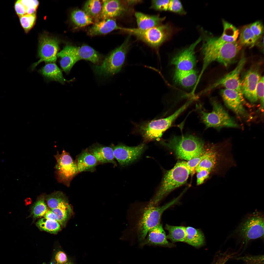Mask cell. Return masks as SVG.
Returning a JSON list of instances; mask_svg holds the SVG:
<instances>
[{"label":"cell","instance_id":"obj_1","mask_svg":"<svg viewBox=\"0 0 264 264\" xmlns=\"http://www.w3.org/2000/svg\"><path fill=\"white\" fill-rule=\"evenodd\" d=\"M242 47L238 41L233 43H225L219 37H206L201 48L203 56V64L198 76V82L211 63L216 61L227 67L233 62Z\"/></svg>","mask_w":264,"mask_h":264},{"label":"cell","instance_id":"obj_2","mask_svg":"<svg viewBox=\"0 0 264 264\" xmlns=\"http://www.w3.org/2000/svg\"><path fill=\"white\" fill-rule=\"evenodd\" d=\"M161 143L173 151L178 158L188 161L202 154L206 148L203 141L192 135L174 136Z\"/></svg>","mask_w":264,"mask_h":264},{"label":"cell","instance_id":"obj_3","mask_svg":"<svg viewBox=\"0 0 264 264\" xmlns=\"http://www.w3.org/2000/svg\"><path fill=\"white\" fill-rule=\"evenodd\" d=\"M186 162L177 163L173 168L166 173L149 204L157 205L168 194L186 182L190 173L186 166Z\"/></svg>","mask_w":264,"mask_h":264},{"label":"cell","instance_id":"obj_4","mask_svg":"<svg viewBox=\"0 0 264 264\" xmlns=\"http://www.w3.org/2000/svg\"><path fill=\"white\" fill-rule=\"evenodd\" d=\"M181 196L161 206L151 205L149 203L142 210L135 225L137 237L140 244L145 238L149 230L160 223L163 212L177 203Z\"/></svg>","mask_w":264,"mask_h":264},{"label":"cell","instance_id":"obj_5","mask_svg":"<svg viewBox=\"0 0 264 264\" xmlns=\"http://www.w3.org/2000/svg\"><path fill=\"white\" fill-rule=\"evenodd\" d=\"M231 235L238 238L247 246L252 240L264 237L263 213L255 211L246 215Z\"/></svg>","mask_w":264,"mask_h":264},{"label":"cell","instance_id":"obj_6","mask_svg":"<svg viewBox=\"0 0 264 264\" xmlns=\"http://www.w3.org/2000/svg\"><path fill=\"white\" fill-rule=\"evenodd\" d=\"M210 101L213 108L211 112L204 111L199 105L197 106L201 119L207 128L238 127V124L217 99L211 98Z\"/></svg>","mask_w":264,"mask_h":264},{"label":"cell","instance_id":"obj_7","mask_svg":"<svg viewBox=\"0 0 264 264\" xmlns=\"http://www.w3.org/2000/svg\"><path fill=\"white\" fill-rule=\"evenodd\" d=\"M129 37L112 51L101 65L93 66V70L96 74L104 76L112 75L121 71L130 46Z\"/></svg>","mask_w":264,"mask_h":264},{"label":"cell","instance_id":"obj_8","mask_svg":"<svg viewBox=\"0 0 264 264\" xmlns=\"http://www.w3.org/2000/svg\"><path fill=\"white\" fill-rule=\"evenodd\" d=\"M122 30L133 34L153 47H157L171 36L173 29L170 25L160 24L150 29L123 28Z\"/></svg>","mask_w":264,"mask_h":264},{"label":"cell","instance_id":"obj_9","mask_svg":"<svg viewBox=\"0 0 264 264\" xmlns=\"http://www.w3.org/2000/svg\"><path fill=\"white\" fill-rule=\"evenodd\" d=\"M192 103L189 100L173 114L165 118L152 121L142 128V134L147 141L157 140L161 137L164 132L171 126L178 117Z\"/></svg>","mask_w":264,"mask_h":264},{"label":"cell","instance_id":"obj_10","mask_svg":"<svg viewBox=\"0 0 264 264\" xmlns=\"http://www.w3.org/2000/svg\"><path fill=\"white\" fill-rule=\"evenodd\" d=\"M54 156L56 161L55 168L57 180L69 187L71 180L79 173L76 162L64 149L61 154L57 151Z\"/></svg>","mask_w":264,"mask_h":264},{"label":"cell","instance_id":"obj_11","mask_svg":"<svg viewBox=\"0 0 264 264\" xmlns=\"http://www.w3.org/2000/svg\"><path fill=\"white\" fill-rule=\"evenodd\" d=\"M246 61L242 55L237 66L232 70L210 85L202 92L201 94L207 93L218 88L232 90L238 92L244 99L241 86L240 74Z\"/></svg>","mask_w":264,"mask_h":264},{"label":"cell","instance_id":"obj_12","mask_svg":"<svg viewBox=\"0 0 264 264\" xmlns=\"http://www.w3.org/2000/svg\"><path fill=\"white\" fill-rule=\"evenodd\" d=\"M261 77L259 66L255 65L251 66L240 78L243 96L251 103H255L258 100L257 88Z\"/></svg>","mask_w":264,"mask_h":264},{"label":"cell","instance_id":"obj_13","mask_svg":"<svg viewBox=\"0 0 264 264\" xmlns=\"http://www.w3.org/2000/svg\"><path fill=\"white\" fill-rule=\"evenodd\" d=\"M59 49L58 42L56 39L47 35L41 36L39 40L38 51L40 59L32 65V69H34L43 62L47 63L55 62Z\"/></svg>","mask_w":264,"mask_h":264},{"label":"cell","instance_id":"obj_14","mask_svg":"<svg viewBox=\"0 0 264 264\" xmlns=\"http://www.w3.org/2000/svg\"><path fill=\"white\" fill-rule=\"evenodd\" d=\"M201 40V37H199L188 47L177 53L172 58L171 64L174 66L176 69L180 70L194 69L197 63L195 48Z\"/></svg>","mask_w":264,"mask_h":264},{"label":"cell","instance_id":"obj_15","mask_svg":"<svg viewBox=\"0 0 264 264\" xmlns=\"http://www.w3.org/2000/svg\"><path fill=\"white\" fill-rule=\"evenodd\" d=\"M146 148L145 144L143 143L134 146L119 144L112 148L115 158L121 166H123L130 164L139 158Z\"/></svg>","mask_w":264,"mask_h":264},{"label":"cell","instance_id":"obj_16","mask_svg":"<svg viewBox=\"0 0 264 264\" xmlns=\"http://www.w3.org/2000/svg\"><path fill=\"white\" fill-rule=\"evenodd\" d=\"M220 92L225 104L228 108L239 116L248 117L249 115L243 104L246 102L238 92L224 88L221 89Z\"/></svg>","mask_w":264,"mask_h":264},{"label":"cell","instance_id":"obj_17","mask_svg":"<svg viewBox=\"0 0 264 264\" xmlns=\"http://www.w3.org/2000/svg\"><path fill=\"white\" fill-rule=\"evenodd\" d=\"M102 9L101 16V20L114 18L123 15L127 10L125 5L126 4L125 0L124 2L117 0H103Z\"/></svg>","mask_w":264,"mask_h":264},{"label":"cell","instance_id":"obj_18","mask_svg":"<svg viewBox=\"0 0 264 264\" xmlns=\"http://www.w3.org/2000/svg\"><path fill=\"white\" fill-rule=\"evenodd\" d=\"M140 245L141 247L145 245L168 246L169 243L162 224L160 223L150 230L145 238Z\"/></svg>","mask_w":264,"mask_h":264},{"label":"cell","instance_id":"obj_19","mask_svg":"<svg viewBox=\"0 0 264 264\" xmlns=\"http://www.w3.org/2000/svg\"><path fill=\"white\" fill-rule=\"evenodd\" d=\"M198 75L194 69L184 71L176 69L173 73V80L176 84L182 87L189 88L197 86Z\"/></svg>","mask_w":264,"mask_h":264},{"label":"cell","instance_id":"obj_20","mask_svg":"<svg viewBox=\"0 0 264 264\" xmlns=\"http://www.w3.org/2000/svg\"><path fill=\"white\" fill-rule=\"evenodd\" d=\"M95 158L98 163H110L117 165L113 149L111 147L95 143L87 148Z\"/></svg>","mask_w":264,"mask_h":264},{"label":"cell","instance_id":"obj_21","mask_svg":"<svg viewBox=\"0 0 264 264\" xmlns=\"http://www.w3.org/2000/svg\"><path fill=\"white\" fill-rule=\"evenodd\" d=\"M122 28L118 25L114 19H104L94 23L88 30V35L94 36L108 34L116 30H121Z\"/></svg>","mask_w":264,"mask_h":264},{"label":"cell","instance_id":"obj_22","mask_svg":"<svg viewBox=\"0 0 264 264\" xmlns=\"http://www.w3.org/2000/svg\"><path fill=\"white\" fill-rule=\"evenodd\" d=\"M57 56L60 59V64L61 68L67 74L70 72L74 65L78 61L73 46H66L58 53Z\"/></svg>","mask_w":264,"mask_h":264},{"label":"cell","instance_id":"obj_23","mask_svg":"<svg viewBox=\"0 0 264 264\" xmlns=\"http://www.w3.org/2000/svg\"><path fill=\"white\" fill-rule=\"evenodd\" d=\"M78 172L84 171L93 172L98 163L95 157L87 148L77 157L76 161Z\"/></svg>","mask_w":264,"mask_h":264},{"label":"cell","instance_id":"obj_24","mask_svg":"<svg viewBox=\"0 0 264 264\" xmlns=\"http://www.w3.org/2000/svg\"><path fill=\"white\" fill-rule=\"evenodd\" d=\"M135 16L138 28L142 30H147L160 25L165 18L158 15H150L138 12L135 13Z\"/></svg>","mask_w":264,"mask_h":264},{"label":"cell","instance_id":"obj_25","mask_svg":"<svg viewBox=\"0 0 264 264\" xmlns=\"http://www.w3.org/2000/svg\"><path fill=\"white\" fill-rule=\"evenodd\" d=\"M74 47L78 61L83 59L94 64L99 62L100 58V55L90 46L85 45L80 47L74 46Z\"/></svg>","mask_w":264,"mask_h":264},{"label":"cell","instance_id":"obj_26","mask_svg":"<svg viewBox=\"0 0 264 264\" xmlns=\"http://www.w3.org/2000/svg\"><path fill=\"white\" fill-rule=\"evenodd\" d=\"M39 72L47 78L62 84L67 81L64 78L61 70L55 63H47L40 70Z\"/></svg>","mask_w":264,"mask_h":264},{"label":"cell","instance_id":"obj_27","mask_svg":"<svg viewBox=\"0 0 264 264\" xmlns=\"http://www.w3.org/2000/svg\"><path fill=\"white\" fill-rule=\"evenodd\" d=\"M102 7V1L88 0L85 3L83 11L92 19L94 23L101 21Z\"/></svg>","mask_w":264,"mask_h":264},{"label":"cell","instance_id":"obj_28","mask_svg":"<svg viewBox=\"0 0 264 264\" xmlns=\"http://www.w3.org/2000/svg\"><path fill=\"white\" fill-rule=\"evenodd\" d=\"M45 199L50 209L70 207L65 195L60 191L55 192L45 196Z\"/></svg>","mask_w":264,"mask_h":264},{"label":"cell","instance_id":"obj_29","mask_svg":"<svg viewBox=\"0 0 264 264\" xmlns=\"http://www.w3.org/2000/svg\"><path fill=\"white\" fill-rule=\"evenodd\" d=\"M186 235L185 242L195 247H199L204 243L203 233L199 229L191 227H186Z\"/></svg>","mask_w":264,"mask_h":264},{"label":"cell","instance_id":"obj_30","mask_svg":"<svg viewBox=\"0 0 264 264\" xmlns=\"http://www.w3.org/2000/svg\"><path fill=\"white\" fill-rule=\"evenodd\" d=\"M223 32L219 37L225 43H233L237 41L239 32V30L231 23L223 20Z\"/></svg>","mask_w":264,"mask_h":264},{"label":"cell","instance_id":"obj_31","mask_svg":"<svg viewBox=\"0 0 264 264\" xmlns=\"http://www.w3.org/2000/svg\"><path fill=\"white\" fill-rule=\"evenodd\" d=\"M239 33L238 41L242 46H245L251 48L256 45L258 40L252 32L249 24L243 26Z\"/></svg>","mask_w":264,"mask_h":264},{"label":"cell","instance_id":"obj_32","mask_svg":"<svg viewBox=\"0 0 264 264\" xmlns=\"http://www.w3.org/2000/svg\"><path fill=\"white\" fill-rule=\"evenodd\" d=\"M165 228L168 232L167 239L174 242H185L186 235L185 227L166 224Z\"/></svg>","mask_w":264,"mask_h":264},{"label":"cell","instance_id":"obj_33","mask_svg":"<svg viewBox=\"0 0 264 264\" xmlns=\"http://www.w3.org/2000/svg\"><path fill=\"white\" fill-rule=\"evenodd\" d=\"M71 18L73 23L78 27H82L94 23L92 19L83 10L78 9L73 11Z\"/></svg>","mask_w":264,"mask_h":264},{"label":"cell","instance_id":"obj_34","mask_svg":"<svg viewBox=\"0 0 264 264\" xmlns=\"http://www.w3.org/2000/svg\"><path fill=\"white\" fill-rule=\"evenodd\" d=\"M36 224L41 231L52 234H57L61 230L60 224L58 222L44 217L39 219Z\"/></svg>","mask_w":264,"mask_h":264},{"label":"cell","instance_id":"obj_35","mask_svg":"<svg viewBox=\"0 0 264 264\" xmlns=\"http://www.w3.org/2000/svg\"><path fill=\"white\" fill-rule=\"evenodd\" d=\"M45 197L44 194L39 196L32 207L31 215L33 218H37L44 216L48 210L45 202Z\"/></svg>","mask_w":264,"mask_h":264},{"label":"cell","instance_id":"obj_36","mask_svg":"<svg viewBox=\"0 0 264 264\" xmlns=\"http://www.w3.org/2000/svg\"><path fill=\"white\" fill-rule=\"evenodd\" d=\"M51 209L57 216L58 223L62 226H65L72 213L71 207L57 208Z\"/></svg>","mask_w":264,"mask_h":264},{"label":"cell","instance_id":"obj_37","mask_svg":"<svg viewBox=\"0 0 264 264\" xmlns=\"http://www.w3.org/2000/svg\"><path fill=\"white\" fill-rule=\"evenodd\" d=\"M20 18L21 24L25 31L27 32L34 25L36 19L35 13L26 14Z\"/></svg>","mask_w":264,"mask_h":264},{"label":"cell","instance_id":"obj_38","mask_svg":"<svg viewBox=\"0 0 264 264\" xmlns=\"http://www.w3.org/2000/svg\"><path fill=\"white\" fill-rule=\"evenodd\" d=\"M208 146V144H206L205 150L202 154L186 162V166L190 172V174L191 175L194 174L196 172V169L197 167L206 155L207 151Z\"/></svg>","mask_w":264,"mask_h":264},{"label":"cell","instance_id":"obj_39","mask_svg":"<svg viewBox=\"0 0 264 264\" xmlns=\"http://www.w3.org/2000/svg\"><path fill=\"white\" fill-rule=\"evenodd\" d=\"M264 255H247L235 258L243 261L245 264H264Z\"/></svg>","mask_w":264,"mask_h":264},{"label":"cell","instance_id":"obj_40","mask_svg":"<svg viewBox=\"0 0 264 264\" xmlns=\"http://www.w3.org/2000/svg\"><path fill=\"white\" fill-rule=\"evenodd\" d=\"M250 28L254 36L258 40L264 33V26L259 21H256L249 24Z\"/></svg>","mask_w":264,"mask_h":264},{"label":"cell","instance_id":"obj_41","mask_svg":"<svg viewBox=\"0 0 264 264\" xmlns=\"http://www.w3.org/2000/svg\"><path fill=\"white\" fill-rule=\"evenodd\" d=\"M21 1L26 8L27 14L35 13L39 4V2L38 0H21Z\"/></svg>","mask_w":264,"mask_h":264},{"label":"cell","instance_id":"obj_42","mask_svg":"<svg viewBox=\"0 0 264 264\" xmlns=\"http://www.w3.org/2000/svg\"><path fill=\"white\" fill-rule=\"evenodd\" d=\"M169 1V0H153L151 8L157 10L168 11Z\"/></svg>","mask_w":264,"mask_h":264},{"label":"cell","instance_id":"obj_43","mask_svg":"<svg viewBox=\"0 0 264 264\" xmlns=\"http://www.w3.org/2000/svg\"><path fill=\"white\" fill-rule=\"evenodd\" d=\"M264 76H262L259 80L257 86L256 93L258 99L259 100L261 107L263 110L264 107Z\"/></svg>","mask_w":264,"mask_h":264},{"label":"cell","instance_id":"obj_44","mask_svg":"<svg viewBox=\"0 0 264 264\" xmlns=\"http://www.w3.org/2000/svg\"><path fill=\"white\" fill-rule=\"evenodd\" d=\"M233 256V254L230 253H220L216 257L213 264H225Z\"/></svg>","mask_w":264,"mask_h":264},{"label":"cell","instance_id":"obj_45","mask_svg":"<svg viewBox=\"0 0 264 264\" xmlns=\"http://www.w3.org/2000/svg\"><path fill=\"white\" fill-rule=\"evenodd\" d=\"M212 172L210 170H203L197 173V185H199L202 184L206 179L209 177L210 174Z\"/></svg>","mask_w":264,"mask_h":264},{"label":"cell","instance_id":"obj_46","mask_svg":"<svg viewBox=\"0 0 264 264\" xmlns=\"http://www.w3.org/2000/svg\"><path fill=\"white\" fill-rule=\"evenodd\" d=\"M14 8L17 14L19 17L27 14L26 8L21 2V0H17L16 2Z\"/></svg>","mask_w":264,"mask_h":264},{"label":"cell","instance_id":"obj_47","mask_svg":"<svg viewBox=\"0 0 264 264\" xmlns=\"http://www.w3.org/2000/svg\"><path fill=\"white\" fill-rule=\"evenodd\" d=\"M66 254L62 251L57 252L55 256V261L56 264H64L68 261Z\"/></svg>","mask_w":264,"mask_h":264},{"label":"cell","instance_id":"obj_48","mask_svg":"<svg viewBox=\"0 0 264 264\" xmlns=\"http://www.w3.org/2000/svg\"><path fill=\"white\" fill-rule=\"evenodd\" d=\"M44 216V218L52 219L58 222V219L57 216L51 210H47Z\"/></svg>","mask_w":264,"mask_h":264},{"label":"cell","instance_id":"obj_49","mask_svg":"<svg viewBox=\"0 0 264 264\" xmlns=\"http://www.w3.org/2000/svg\"><path fill=\"white\" fill-rule=\"evenodd\" d=\"M262 37V36L260 38V40H258L256 45H257L262 49L264 50V37Z\"/></svg>","mask_w":264,"mask_h":264},{"label":"cell","instance_id":"obj_50","mask_svg":"<svg viewBox=\"0 0 264 264\" xmlns=\"http://www.w3.org/2000/svg\"><path fill=\"white\" fill-rule=\"evenodd\" d=\"M64 264H74L70 262H67Z\"/></svg>","mask_w":264,"mask_h":264}]
</instances>
